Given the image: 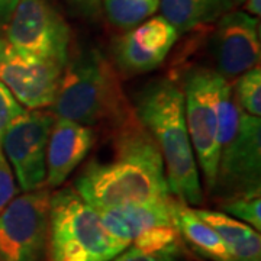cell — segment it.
Masks as SVG:
<instances>
[{
	"instance_id": "1",
	"label": "cell",
	"mask_w": 261,
	"mask_h": 261,
	"mask_svg": "<svg viewBox=\"0 0 261 261\" xmlns=\"http://www.w3.org/2000/svg\"><path fill=\"white\" fill-rule=\"evenodd\" d=\"M111 130L106 155L90 160L74 180L84 202L99 211L171 196L159 145L137 113Z\"/></svg>"
},
{
	"instance_id": "2",
	"label": "cell",
	"mask_w": 261,
	"mask_h": 261,
	"mask_svg": "<svg viewBox=\"0 0 261 261\" xmlns=\"http://www.w3.org/2000/svg\"><path fill=\"white\" fill-rule=\"evenodd\" d=\"M134 111L159 145L168 190L183 205H200L203 190L185 113V94L173 80L145 86Z\"/></svg>"
},
{
	"instance_id": "3",
	"label": "cell",
	"mask_w": 261,
	"mask_h": 261,
	"mask_svg": "<svg viewBox=\"0 0 261 261\" xmlns=\"http://www.w3.org/2000/svg\"><path fill=\"white\" fill-rule=\"evenodd\" d=\"M51 108L56 118L90 128L102 123L113 128L135 116L115 67L97 49L67 61Z\"/></svg>"
},
{
	"instance_id": "4",
	"label": "cell",
	"mask_w": 261,
	"mask_h": 261,
	"mask_svg": "<svg viewBox=\"0 0 261 261\" xmlns=\"http://www.w3.org/2000/svg\"><path fill=\"white\" fill-rule=\"evenodd\" d=\"M125 250L73 187L51 195L45 261H112Z\"/></svg>"
},
{
	"instance_id": "5",
	"label": "cell",
	"mask_w": 261,
	"mask_h": 261,
	"mask_svg": "<svg viewBox=\"0 0 261 261\" xmlns=\"http://www.w3.org/2000/svg\"><path fill=\"white\" fill-rule=\"evenodd\" d=\"M225 79L216 70L199 67L185 79V113L195 157L212 192L219 161V116L218 94Z\"/></svg>"
},
{
	"instance_id": "6",
	"label": "cell",
	"mask_w": 261,
	"mask_h": 261,
	"mask_svg": "<svg viewBox=\"0 0 261 261\" xmlns=\"http://www.w3.org/2000/svg\"><path fill=\"white\" fill-rule=\"evenodd\" d=\"M3 35L18 51L64 68L71 31L49 0H18Z\"/></svg>"
},
{
	"instance_id": "7",
	"label": "cell",
	"mask_w": 261,
	"mask_h": 261,
	"mask_svg": "<svg viewBox=\"0 0 261 261\" xmlns=\"http://www.w3.org/2000/svg\"><path fill=\"white\" fill-rule=\"evenodd\" d=\"M49 199L47 187L25 192L0 212V261H45Z\"/></svg>"
},
{
	"instance_id": "8",
	"label": "cell",
	"mask_w": 261,
	"mask_h": 261,
	"mask_svg": "<svg viewBox=\"0 0 261 261\" xmlns=\"http://www.w3.org/2000/svg\"><path fill=\"white\" fill-rule=\"evenodd\" d=\"M56 116L39 109L25 111L6 128L0 147L13 167L23 192H34L45 186L47 145Z\"/></svg>"
},
{
	"instance_id": "9",
	"label": "cell",
	"mask_w": 261,
	"mask_h": 261,
	"mask_svg": "<svg viewBox=\"0 0 261 261\" xmlns=\"http://www.w3.org/2000/svg\"><path fill=\"white\" fill-rule=\"evenodd\" d=\"M260 116L241 112L235 137L219 151L216 181L212 192L222 193L226 199L260 192Z\"/></svg>"
},
{
	"instance_id": "10",
	"label": "cell",
	"mask_w": 261,
	"mask_h": 261,
	"mask_svg": "<svg viewBox=\"0 0 261 261\" xmlns=\"http://www.w3.org/2000/svg\"><path fill=\"white\" fill-rule=\"evenodd\" d=\"M61 68L18 51L0 34V82L23 108L44 109L54 103Z\"/></svg>"
},
{
	"instance_id": "11",
	"label": "cell",
	"mask_w": 261,
	"mask_h": 261,
	"mask_svg": "<svg viewBox=\"0 0 261 261\" xmlns=\"http://www.w3.org/2000/svg\"><path fill=\"white\" fill-rule=\"evenodd\" d=\"M214 25L212 53L219 74L232 80L258 65L261 56L258 18L243 10H229Z\"/></svg>"
},
{
	"instance_id": "12",
	"label": "cell",
	"mask_w": 261,
	"mask_h": 261,
	"mask_svg": "<svg viewBox=\"0 0 261 261\" xmlns=\"http://www.w3.org/2000/svg\"><path fill=\"white\" fill-rule=\"evenodd\" d=\"M178 39L167 19L152 16L116 39L113 54L118 67L129 74L147 73L163 64Z\"/></svg>"
},
{
	"instance_id": "13",
	"label": "cell",
	"mask_w": 261,
	"mask_h": 261,
	"mask_svg": "<svg viewBox=\"0 0 261 261\" xmlns=\"http://www.w3.org/2000/svg\"><path fill=\"white\" fill-rule=\"evenodd\" d=\"M94 130L77 122L56 118L47 145L45 186L60 187L94 147Z\"/></svg>"
},
{
	"instance_id": "14",
	"label": "cell",
	"mask_w": 261,
	"mask_h": 261,
	"mask_svg": "<svg viewBox=\"0 0 261 261\" xmlns=\"http://www.w3.org/2000/svg\"><path fill=\"white\" fill-rule=\"evenodd\" d=\"M177 199L173 196L99 209L97 214L113 238L128 248L142 232L155 226L174 225Z\"/></svg>"
},
{
	"instance_id": "15",
	"label": "cell",
	"mask_w": 261,
	"mask_h": 261,
	"mask_svg": "<svg viewBox=\"0 0 261 261\" xmlns=\"http://www.w3.org/2000/svg\"><path fill=\"white\" fill-rule=\"evenodd\" d=\"M237 0H160L161 16L177 29L178 35L205 29L233 9Z\"/></svg>"
},
{
	"instance_id": "16",
	"label": "cell",
	"mask_w": 261,
	"mask_h": 261,
	"mask_svg": "<svg viewBox=\"0 0 261 261\" xmlns=\"http://www.w3.org/2000/svg\"><path fill=\"white\" fill-rule=\"evenodd\" d=\"M174 224L178 233L203 257L212 261H232L221 237L209 225H206L192 207L177 202L174 211Z\"/></svg>"
},
{
	"instance_id": "17",
	"label": "cell",
	"mask_w": 261,
	"mask_h": 261,
	"mask_svg": "<svg viewBox=\"0 0 261 261\" xmlns=\"http://www.w3.org/2000/svg\"><path fill=\"white\" fill-rule=\"evenodd\" d=\"M160 0H103L102 8L115 28H135L159 10Z\"/></svg>"
},
{
	"instance_id": "18",
	"label": "cell",
	"mask_w": 261,
	"mask_h": 261,
	"mask_svg": "<svg viewBox=\"0 0 261 261\" xmlns=\"http://www.w3.org/2000/svg\"><path fill=\"white\" fill-rule=\"evenodd\" d=\"M193 212L221 237L229 254L257 232L250 225L244 224L224 212H215L206 209H193Z\"/></svg>"
},
{
	"instance_id": "19",
	"label": "cell",
	"mask_w": 261,
	"mask_h": 261,
	"mask_svg": "<svg viewBox=\"0 0 261 261\" xmlns=\"http://www.w3.org/2000/svg\"><path fill=\"white\" fill-rule=\"evenodd\" d=\"M233 96L241 111L251 116L261 115V70L260 65L252 67L238 77Z\"/></svg>"
},
{
	"instance_id": "20",
	"label": "cell",
	"mask_w": 261,
	"mask_h": 261,
	"mask_svg": "<svg viewBox=\"0 0 261 261\" xmlns=\"http://www.w3.org/2000/svg\"><path fill=\"white\" fill-rule=\"evenodd\" d=\"M222 211L226 215H232L240 221L247 222L257 232L261 229V199L260 192L248 195L229 197L222 203Z\"/></svg>"
},
{
	"instance_id": "21",
	"label": "cell",
	"mask_w": 261,
	"mask_h": 261,
	"mask_svg": "<svg viewBox=\"0 0 261 261\" xmlns=\"http://www.w3.org/2000/svg\"><path fill=\"white\" fill-rule=\"evenodd\" d=\"M22 113H25V108L15 99L9 89L0 82V140L6 128Z\"/></svg>"
},
{
	"instance_id": "22",
	"label": "cell",
	"mask_w": 261,
	"mask_h": 261,
	"mask_svg": "<svg viewBox=\"0 0 261 261\" xmlns=\"http://www.w3.org/2000/svg\"><path fill=\"white\" fill-rule=\"evenodd\" d=\"M15 195H16V186L12 174V168L0 147V212L9 205Z\"/></svg>"
},
{
	"instance_id": "23",
	"label": "cell",
	"mask_w": 261,
	"mask_h": 261,
	"mask_svg": "<svg viewBox=\"0 0 261 261\" xmlns=\"http://www.w3.org/2000/svg\"><path fill=\"white\" fill-rule=\"evenodd\" d=\"M177 255H157V254H147L135 247L129 245L118 257H115L112 261H174Z\"/></svg>"
},
{
	"instance_id": "24",
	"label": "cell",
	"mask_w": 261,
	"mask_h": 261,
	"mask_svg": "<svg viewBox=\"0 0 261 261\" xmlns=\"http://www.w3.org/2000/svg\"><path fill=\"white\" fill-rule=\"evenodd\" d=\"M86 16H96L102 10L103 0H65Z\"/></svg>"
},
{
	"instance_id": "25",
	"label": "cell",
	"mask_w": 261,
	"mask_h": 261,
	"mask_svg": "<svg viewBox=\"0 0 261 261\" xmlns=\"http://www.w3.org/2000/svg\"><path fill=\"white\" fill-rule=\"evenodd\" d=\"M18 0H0V32L8 25Z\"/></svg>"
},
{
	"instance_id": "26",
	"label": "cell",
	"mask_w": 261,
	"mask_h": 261,
	"mask_svg": "<svg viewBox=\"0 0 261 261\" xmlns=\"http://www.w3.org/2000/svg\"><path fill=\"white\" fill-rule=\"evenodd\" d=\"M245 2V10L248 15L258 18L261 13V0H244Z\"/></svg>"
},
{
	"instance_id": "27",
	"label": "cell",
	"mask_w": 261,
	"mask_h": 261,
	"mask_svg": "<svg viewBox=\"0 0 261 261\" xmlns=\"http://www.w3.org/2000/svg\"><path fill=\"white\" fill-rule=\"evenodd\" d=\"M244 0H237V3H243Z\"/></svg>"
}]
</instances>
